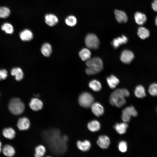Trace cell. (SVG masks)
<instances>
[{
    "label": "cell",
    "mask_w": 157,
    "mask_h": 157,
    "mask_svg": "<svg viewBox=\"0 0 157 157\" xmlns=\"http://www.w3.org/2000/svg\"><path fill=\"white\" fill-rule=\"evenodd\" d=\"M128 126L126 122L117 123L114 126V129L119 134H123L126 133Z\"/></svg>",
    "instance_id": "44dd1931"
},
{
    "label": "cell",
    "mask_w": 157,
    "mask_h": 157,
    "mask_svg": "<svg viewBox=\"0 0 157 157\" xmlns=\"http://www.w3.org/2000/svg\"><path fill=\"white\" fill-rule=\"evenodd\" d=\"M1 151V143L0 141V153Z\"/></svg>",
    "instance_id": "ab89813d"
},
{
    "label": "cell",
    "mask_w": 157,
    "mask_h": 157,
    "mask_svg": "<svg viewBox=\"0 0 157 157\" xmlns=\"http://www.w3.org/2000/svg\"><path fill=\"white\" fill-rule=\"evenodd\" d=\"M77 145L78 148L83 151H86L89 150L91 147V144L88 140H85L83 142L79 141L77 142Z\"/></svg>",
    "instance_id": "7402d4cb"
},
{
    "label": "cell",
    "mask_w": 157,
    "mask_h": 157,
    "mask_svg": "<svg viewBox=\"0 0 157 157\" xmlns=\"http://www.w3.org/2000/svg\"><path fill=\"white\" fill-rule=\"evenodd\" d=\"M155 24L157 26V16L156 17L155 19Z\"/></svg>",
    "instance_id": "f35d334b"
},
{
    "label": "cell",
    "mask_w": 157,
    "mask_h": 157,
    "mask_svg": "<svg viewBox=\"0 0 157 157\" xmlns=\"http://www.w3.org/2000/svg\"><path fill=\"white\" fill-rule=\"evenodd\" d=\"M107 81L110 87L112 89L115 88L119 82V80L113 75L107 77Z\"/></svg>",
    "instance_id": "cb8c5ba5"
},
{
    "label": "cell",
    "mask_w": 157,
    "mask_h": 157,
    "mask_svg": "<svg viewBox=\"0 0 157 157\" xmlns=\"http://www.w3.org/2000/svg\"><path fill=\"white\" fill-rule=\"evenodd\" d=\"M85 43L88 48L95 49L98 47L99 41L96 35L90 33L86 36L85 38Z\"/></svg>",
    "instance_id": "52a82bcc"
},
{
    "label": "cell",
    "mask_w": 157,
    "mask_h": 157,
    "mask_svg": "<svg viewBox=\"0 0 157 157\" xmlns=\"http://www.w3.org/2000/svg\"><path fill=\"white\" fill-rule=\"evenodd\" d=\"M8 76V73L5 69H0V81L5 79Z\"/></svg>",
    "instance_id": "d590c367"
},
{
    "label": "cell",
    "mask_w": 157,
    "mask_h": 157,
    "mask_svg": "<svg viewBox=\"0 0 157 157\" xmlns=\"http://www.w3.org/2000/svg\"><path fill=\"white\" fill-rule=\"evenodd\" d=\"M41 50L44 56L48 57L50 55L52 52L51 45L49 43H44L42 46Z\"/></svg>",
    "instance_id": "d4e9b609"
},
{
    "label": "cell",
    "mask_w": 157,
    "mask_h": 157,
    "mask_svg": "<svg viewBox=\"0 0 157 157\" xmlns=\"http://www.w3.org/2000/svg\"><path fill=\"white\" fill-rule=\"evenodd\" d=\"M156 111H157V108H156Z\"/></svg>",
    "instance_id": "60d3db41"
},
{
    "label": "cell",
    "mask_w": 157,
    "mask_h": 157,
    "mask_svg": "<svg viewBox=\"0 0 157 157\" xmlns=\"http://www.w3.org/2000/svg\"><path fill=\"white\" fill-rule=\"evenodd\" d=\"M149 94L153 96H157V83H154L150 85L148 89Z\"/></svg>",
    "instance_id": "d6a6232c"
},
{
    "label": "cell",
    "mask_w": 157,
    "mask_h": 157,
    "mask_svg": "<svg viewBox=\"0 0 157 157\" xmlns=\"http://www.w3.org/2000/svg\"><path fill=\"white\" fill-rule=\"evenodd\" d=\"M3 134L6 138L12 139L14 138L15 133L13 129L9 128L4 129L3 131Z\"/></svg>",
    "instance_id": "83f0119b"
},
{
    "label": "cell",
    "mask_w": 157,
    "mask_h": 157,
    "mask_svg": "<svg viewBox=\"0 0 157 157\" xmlns=\"http://www.w3.org/2000/svg\"><path fill=\"white\" fill-rule=\"evenodd\" d=\"M135 96L139 98H142L146 96V93L144 87L142 85L137 86L134 90Z\"/></svg>",
    "instance_id": "d6986e66"
},
{
    "label": "cell",
    "mask_w": 157,
    "mask_h": 157,
    "mask_svg": "<svg viewBox=\"0 0 157 157\" xmlns=\"http://www.w3.org/2000/svg\"><path fill=\"white\" fill-rule=\"evenodd\" d=\"M10 13L9 9L5 7H0V17L5 18L8 17Z\"/></svg>",
    "instance_id": "836d02e7"
},
{
    "label": "cell",
    "mask_w": 157,
    "mask_h": 157,
    "mask_svg": "<svg viewBox=\"0 0 157 157\" xmlns=\"http://www.w3.org/2000/svg\"><path fill=\"white\" fill-rule=\"evenodd\" d=\"M128 41L127 38L124 35L113 39L111 43L113 47L116 49L120 45L126 43Z\"/></svg>",
    "instance_id": "5bb4252c"
},
{
    "label": "cell",
    "mask_w": 157,
    "mask_h": 157,
    "mask_svg": "<svg viewBox=\"0 0 157 157\" xmlns=\"http://www.w3.org/2000/svg\"><path fill=\"white\" fill-rule=\"evenodd\" d=\"M151 6L153 9L157 12V0H154L152 3Z\"/></svg>",
    "instance_id": "8d00e7d4"
},
{
    "label": "cell",
    "mask_w": 157,
    "mask_h": 157,
    "mask_svg": "<svg viewBox=\"0 0 157 157\" xmlns=\"http://www.w3.org/2000/svg\"><path fill=\"white\" fill-rule=\"evenodd\" d=\"M45 23L49 26H52L55 25L58 22L57 17L54 15L47 14L45 16Z\"/></svg>",
    "instance_id": "4fadbf2b"
},
{
    "label": "cell",
    "mask_w": 157,
    "mask_h": 157,
    "mask_svg": "<svg viewBox=\"0 0 157 157\" xmlns=\"http://www.w3.org/2000/svg\"><path fill=\"white\" fill-rule=\"evenodd\" d=\"M115 14L116 19L118 22L125 23L127 21V17L126 14L123 11L115 10Z\"/></svg>",
    "instance_id": "9a60e30c"
},
{
    "label": "cell",
    "mask_w": 157,
    "mask_h": 157,
    "mask_svg": "<svg viewBox=\"0 0 157 157\" xmlns=\"http://www.w3.org/2000/svg\"><path fill=\"white\" fill-rule=\"evenodd\" d=\"M1 29L8 34H12L14 31L13 28L10 24L6 23H4L1 26Z\"/></svg>",
    "instance_id": "4dcf8cb0"
},
{
    "label": "cell",
    "mask_w": 157,
    "mask_h": 157,
    "mask_svg": "<svg viewBox=\"0 0 157 157\" xmlns=\"http://www.w3.org/2000/svg\"><path fill=\"white\" fill-rule=\"evenodd\" d=\"M138 115V112L133 106L127 107L122 111L121 116L122 121L125 122H129L131 116L136 117Z\"/></svg>",
    "instance_id": "8992f818"
},
{
    "label": "cell",
    "mask_w": 157,
    "mask_h": 157,
    "mask_svg": "<svg viewBox=\"0 0 157 157\" xmlns=\"http://www.w3.org/2000/svg\"><path fill=\"white\" fill-rule=\"evenodd\" d=\"M8 108L12 113L18 115L23 112L25 109V105L20 99L15 98L10 101Z\"/></svg>",
    "instance_id": "277c9868"
},
{
    "label": "cell",
    "mask_w": 157,
    "mask_h": 157,
    "mask_svg": "<svg viewBox=\"0 0 157 157\" xmlns=\"http://www.w3.org/2000/svg\"><path fill=\"white\" fill-rule=\"evenodd\" d=\"M110 143L109 138L106 136H100L97 141L98 145L103 149H106L108 148Z\"/></svg>",
    "instance_id": "30bf717a"
},
{
    "label": "cell",
    "mask_w": 157,
    "mask_h": 157,
    "mask_svg": "<svg viewBox=\"0 0 157 157\" xmlns=\"http://www.w3.org/2000/svg\"><path fill=\"white\" fill-rule=\"evenodd\" d=\"M134 58L133 53L131 51L124 50L122 52L120 59L121 61L124 63L128 64L130 63Z\"/></svg>",
    "instance_id": "ba28073f"
},
{
    "label": "cell",
    "mask_w": 157,
    "mask_h": 157,
    "mask_svg": "<svg viewBox=\"0 0 157 157\" xmlns=\"http://www.w3.org/2000/svg\"><path fill=\"white\" fill-rule=\"evenodd\" d=\"M137 34L141 39L144 40L149 37L150 33L149 31L146 28L141 27L138 28Z\"/></svg>",
    "instance_id": "603a6c76"
},
{
    "label": "cell",
    "mask_w": 157,
    "mask_h": 157,
    "mask_svg": "<svg viewBox=\"0 0 157 157\" xmlns=\"http://www.w3.org/2000/svg\"><path fill=\"white\" fill-rule=\"evenodd\" d=\"M29 105L30 108L35 111H37L41 109L43 106L42 102L37 98L32 99Z\"/></svg>",
    "instance_id": "8fae6325"
},
{
    "label": "cell",
    "mask_w": 157,
    "mask_h": 157,
    "mask_svg": "<svg viewBox=\"0 0 157 157\" xmlns=\"http://www.w3.org/2000/svg\"><path fill=\"white\" fill-rule=\"evenodd\" d=\"M92 113L97 117H99L104 113V109L102 106L98 102H93L91 106Z\"/></svg>",
    "instance_id": "9c48e42d"
},
{
    "label": "cell",
    "mask_w": 157,
    "mask_h": 157,
    "mask_svg": "<svg viewBox=\"0 0 157 157\" xmlns=\"http://www.w3.org/2000/svg\"><path fill=\"white\" fill-rule=\"evenodd\" d=\"M2 151L4 154L7 156H13L15 153L14 148L9 145H6L3 148Z\"/></svg>",
    "instance_id": "484cf974"
},
{
    "label": "cell",
    "mask_w": 157,
    "mask_h": 157,
    "mask_svg": "<svg viewBox=\"0 0 157 157\" xmlns=\"http://www.w3.org/2000/svg\"><path fill=\"white\" fill-rule=\"evenodd\" d=\"M79 56L83 60L87 61L90 58L91 53L88 49L84 48L80 51Z\"/></svg>",
    "instance_id": "4316f807"
},
{
    "label": "cell",
    "mask_w": 157,
    "mask_h": 157,
    "mask_svg": "<svg viewBox=\"0 0 157 157\" xmlns=\"http://www.w3.org/2000/svg\"><path fill=\"white\" fill-rule=\"evenodd\" d=\"M87 126L88 129L90 131L94 132L100 130L101 126L99 122L98 121L94 120L88 123Z\"/></svg>",
    "instance_id": "ffe728a7"
},
{
    "label": "cell",
    "mask_w": 157,
    "mask_h": 157,
    "mask_svg": "<svg viewBox=\"0 0 157 157\" xmlns=\"http://www.w3.org/2000/svg\"><path fill=\"white\" fill-rule=\"evenodd\" d=\"M94 101L93 96L91 94L88 92L82 93L79 96L78 99L80 105L85 108L90 107Z\"/></svg>",
    "instance_id": "5b68a950"
},
{
    "label": "cell",
    "mask_w": 157,
    "mask_h": 157,
    "mask_svg": "<svg viewBox=\"0 0 157 157\" xmlns=\"http://www.w3.org/2000/svg\"><path fill=\"white\" fill-rule=\"evenodd\" d=\"M65 22L66 24L68 26H72L76 24L77 19L74 16L70 15L66 18Z\"/></svg>",
    "instance_id": "1f68e13d"
},
{
    "label": "cell",
    "mask_w": 157,
    "mask_h": 157,
    "mask_svg": "<svg viewBox=\"0 0 157 157\" xmlns=\"http://www.w3.org/2000/svg\"><path fill=\"white\" fill-rule=\"evenodd\" d=\"M43 138L51 151L56 155L63 154L66 150L68 137L61 136L58 130L53 129L44 132Z\"/></svg>",
    "instance_id": "6da1fadb"
},
{
    "label": "cell",
    "mask_w": 157,
    "mask_h": 157,
    "mask_svg": "<svg viewBox=\"0 0 157 157\" xmlns=\"http://www.w3.org/2000/svg\"><path fill=\"white\" fill-rule=\"evenodd\" d=\"M19 36L22 41H28L32 39L33 35L31 31L28 29H25L20 32Z\"/></svg>",
    "instance_id": "2e32d148"
},
{
    "label": "cell",
    "mask_w": 157,
    "mask_h": 157,
    "mask_svg": "<svg viewBox=\"0 0 157 157\" xmlns=\"http://www.w3.org/2000/svg\"><path fill=\"white\" fill-rule=\"evenodd\" d=\"M87 67L86 72L89 75H94L101 72L103 69V63L101 60L97 57L90 58L86 61Z\"/></svg>",
    "instance_id": "7a4b0ae2"
},
{
    "label": "cell",
    "mask_w": 157,
    "mask_h": 157,
    "mask_svg": "<svg viewBox=\"0 0 157 157\" xmlns=\"http://www.w3.org/2000/svg\"><path fill=\"white\" fill-rule=\"evenodd\" d=\"M30 122L27 118L24 117L19 119L17 122V126L20 130L28 129L30 127Z\"/></svg>",
    "instance_id": "7c38bea8"
},
{
    "label": "cell",
    "mask_w": 157,
    "mask_h": 157,
    "mask_svg": "<svg viewBox=\"0 0 157 157\" xmlns=\"http://www.w3.org/2000/svg\"><path fill=\"white\" fill-rule=\"evenodd\" d=\"M46 151L45 147L42 145H40L35 149V156L36 157H40L43 156Z\"/></svg>",
    "instance_id": "f546056e"
},
{
    "label": "cell",
    "mask_w": 157,
    "mask_h": 157,
    "mask_svg": "<svg viewBox=\"0 0 157 157\" xmlns=\"http://www.w3.org/2000/svg\"><path fill=\"white\" fill-rule=\"evenodd\" d=\"M90 88L94 91H98L100 90L101 86L100 83L98 81L93 80L91 81L89 84Z\"/></svg>",
    "instance_id": "f1b7e54d"
},
{
    "label": "cell",
    "mask_w": 157,
    "mask_h": 157,
    "mask_svg": "<svg viewBox=\"0 0 157 157\" xmlns=\"http://www.w3.org/2000/svg\"><path fill=\"white\" fill-rule=\"evenodd\" d=\"M118 149L119 151L122 152H126L127 149V144L126 142L124 141L120 142L118 145Z\"/></svg>",
    "instance_id": "e575fe53"
},
{
    "label": "cell",
    "mask_w": 157,
    "mask_h": 157,
    "mask_svg": "<svg viewBox=\"0 0 157 157\" xmlns=\"http://www.w3.org/2000/svg\"><path fill=\"white\" fill-rule=\"evenodd\" d=\"M109 101L112 105L118 108L124 106L126 103V101L122 89H117L114 90L110 95Z\"/></svg>",
    "instance_id": "3957f363"
},
{
    "label": "cell",
    "mask_w": 157,
    "mask_h": 157,
    "mask_svg": "<svg viewBox=\"0 0 157 157\" xmlns=\"http://www.w3.org/2000/svg\"><path fill=\"white\" fill-rule=\"evenodd\" d=\"M134 18L136 23L140 25L144 24L147 20L145 15L140 12H137L135 13Z\"/></svg>",
    "instance_id": "e0dca14e"
},
{
    "label": "cell",
    "mask_w": 157,
    "mask_h": 157,
    "mask_svg": "<svg viewBox=\"0 0 157 157\" xmlns=\"http://www.w3.org/2000/svg\"><path fill=\"white\" fill-rule=\"evenodd\" d=\"M123 94L125 97L129 96L130 94L129 91L125 88L121 89Z\"/></svg>",
    "instance_id": "74e56055"
},
{
    "label": "cell",
    "mask_w": 157,
    "mask_h": 157,
    "mask_svg": "<svg viewBox=\"0 0 157 157\" xmlns=\"http://www.w3.org/2000/svg\"><path fill=\"white\" fill-rule=\"evenodd\" d=\"M11 74L15 77L16 80L19 81L22 79L24 76V74L22 69L19 67H14L11 71Z\"/></svg>",
    "instance_id": "ac0fdd59"
}]
</instances>
